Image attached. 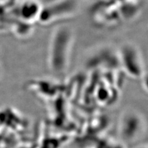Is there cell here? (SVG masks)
<instances>
[{
	"mask_svg": "<svg viewBox=\"0 0 148 148\" xmlns=\"http://www.w3.org/2000/svg\"><path fill=\"white\" fill-rule=\"evenodd\" d=\"M73 35L67 29L58 30L53 35L51 41L49 61L54 71H66L70 58L73 43Z\"/></svg>",
	"mask_w": 148,
	"mask_h": 148,
	"instance_id": "1",
	"label": "cell"
},
{
	"mask_svg": "<svg viewBox=\"0 0 148 148\" xmlns=\"http://www.w3.org/2000/svg\"><path fill=\"white\" fill-rule=\"evenodd\" d=\"M137 51L131 46L123 48L120 53V59L125 70L133 77H140L143 75V65Z\"/></svg>",
	"mask_w": 148,
	"mask_h": 148,
	"instance_id": "2",
	"label": "cell"
},
{
	"mask_svg": "<svg viewBox=\"0 0 148 148\" xmlns=\"http://www.w3.org/2000/svg\"><path fill=\"white\" fill-rule=\"evenodd\" d=\"M139 117L136 114L129 113L124 118L123 117L122 122L121 124L130 125L131 127L122 135L126 140H133V138L137 135V132L139 131L140 121L138 120Z\"/></svg>",
	"mask_w": 148,
	"mask_h": 148,
	"instance_id": "3",
	"label": "cell"
}]
</instances>
